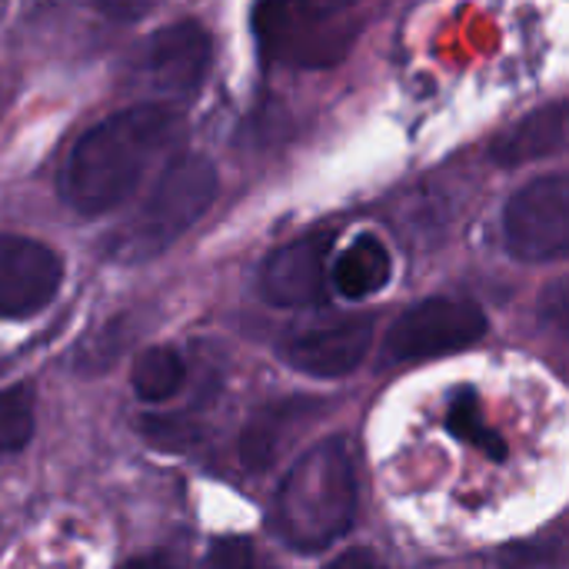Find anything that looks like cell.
Wrapping results in <instances>:
<instances>
[{
    "label": "cell",
    "mask_w": 569,
    "mask_h": 569,
    "mask_svg": "<svg viewBox=\"0 0 569 569\" xmlns=\"http://www.w3.org/2000/svg\"><path fill=\"white\" fill-rule=\"evenodd\" d=\"M343 563H373V557L370 553H347L337 560V567H343Z\"/></svg>",
    "instance_id": "19"
},
{
    "label": "cell",
    "mask_w": 569,
    "mask_h": 569,
    "mask_svg": "<svg viewBox=\"0 0 569 569\" xmlns=\"http://www.w3.org/2000/svg\"><path fill=\"white\" fill-rule=\"evenodd\" d=\"M373 327L377 320L370 313H337L313 320L290 333L280 347L283 360L317 380H340L353 373L370 343H373Z\"/></svg>",
    "instance_id": "8"
},
{
    "label": "cell",
    "mask_w": 569,
    "mask_h": 569,
    "mask_svg": "<svg viewBox=\"0 0 569 569\" xmlns=\"http://www.w3.org/2000/svg\"><path fill=\"white\" fill-rule=\"evenodd\" d=\"M563 147H567V103L553 100V103L527 113L503 137H497L490 157L500 167H523V163L563 153Z\"/></svg>",
    "instance_id": "12"
},
{
    "label": "cell",
    "mask_w": 569,
    "mask_h": 569,
    "mask_svg": "<svg viewBox=\"0 0 569 569\" xmlns=\"http://www.w3.org/2000/svg\"><path fill=\"white\" fill-rule=\"evenodd\" d=\"M210 563H223V567H247L253 560V550L240 540H230V543H217L207 557Z\"/></svg>",
    "instance_id": "18"
},
{
    "label": "cell",
    "mask_w": 569,
    "mask_h": 569,
    "mask_svg": "<svg viewBox=\"0 0 569 569\" xmlns=\"http://www.w3.org/2000/svg\"><path fill=\"white\" fill-rule=\"evenodd\" d=\"M360 480L347 437L310 447L280 480L273 500V533L300 553H320L357 523Z\"/></svg>",
    "instance_id": "2"
},
{
    "label": "cell",
    "mask_w": 569,
    "mask_h": 569,
    "mask_svg": "<svg viewBox=\"0 0 569 569\" xmlns=\"http://www.w3.org/2000/svg\"><path fill=\"white\" fill-rule=\"evenodd\" d=\"M0 370H3V363H0Z\"/></svg>",
    "instance_id": "20"
},
{
    "label": "cell",
    "mask_w": 569,
    "mask_h": 569,
    "mask_svg": "<svg viewBox=\"0 0 569 569\" xmlns=\"http://www.w3.org/2000/svg\"><path fill=\"white\" fill-rule=\"evenodd\" d=\"M140 430H143V437H147L150 443H157V447H163V450H187V447L197 440V430L187 427L183 420H160V417H150V420L140 423Z\"/></svg>",
    "instance_id": "17"
},
{
    "label": "cell",
    "mask_w": 569,
    "mask_h": 569,
    "mask_svg": "<svg viewBox=\"0 0 569 569\" xmlns=\"http://www.w3.org/2000/svg\"><path fill=\"white\" fill-rule=\"evenodd\" d=\"M393 260L377 233H360L330 267V283L343 300H367L390 283Z\"/></svg>",
    "instance_id": "13"
},
{
    "label": "cell",
    "mask_w": 569,
    "mask_h": 569,
    "mask_svg": "<svg viewBox=\"0 0 569 569\" xmlns=\"http://www.w3.org/2000/svg\"><path fill=\"white\" fill-rule=\"evenodd\" d=\"M37 423L33 410V387L17 383L0 390V453H13L30 443Z\"/></svg>",
    "instance_id": "16"
},
{
    "label": "cell",
    "mask_w": 569,
    "mask_h": 569,
    "mask_svg": "<svg viewBox=\"0 0 569 569\" xmlns=\"http://www.w3.org/2000/svg\"><path fill=\"white\" fill-rule=\"evenodd\" d=\"M177 133L180 113L167 100H140L107 113L63 157L57 180L63 203L80 217H103L123 207Z\"/></svg>",
    "instance_id": "1"
},
{
    "label": "cell",
    "mask_w": 569,
    "mask_h": 569,
    "mask_svg": "<svg viewBox=\"0 0 569 569\" xmlns=\"http://www.w3.org/2000/svg\"><path fill=\"white\" fill-rule=\"evenodd\" d=\"M323 403L320 400H307V397H290L280 403L263 407L240 433V463L247 470H267L293 440V433H300L307 423H313L320 417Z\"/></svg>",
    "instance_id": "11"
},
{
    "label": "cell",
    "mask_w": 569,
    "mask_h": 569,
    "mask_svg": "<svg viewBox=\"0 0 569 569\" xmlns=\"http://www.w3.org/2000/svg\"><path fill=\"white\" fill-rule=\"evenodd\" d=\"M487 337V313L467 297H427L417 307L403 310L387 337V363H417L430 357H447L473 347Z\"/></svg>",
    "instance_id": "5"
},
{
    "label": "cell",
    "mask_w": 569,
    "mask_h": 569,
    "mask_svg": "<svg viewBox=\"0 0 569 569\" xmlns=\"http://www.w3.org/2000/svg\"><path fill=\"white\" fill-rule=\"evenodd\" d=\"M63 283L60 257L20 233H0V320H27L47 310Z\"/></svg>",
    "instance_id": "9"
},
{
    "label": "cell",
    "mask_w": 569,
    "mask_h": 569,
    "mask_svg": "<svg viewBox=\"0 0 569 569\" xmlns=\"http://www.w3.org/2000/svg\"><path fill=\"white\" fill-rule=\"evenodd\" d=\"M210 57H213V43L203 23L177 20L147 37V43L130 60V77L137 87L173 103L200 90L210 70Z\"/></svg>",
    "instance_id": "7"
},
{
    "label": "cell",
    "mask_w": 569,
    "mask_h": 569,
    "mask_svg": "<svg viewBox=\"0 0 569 569\" xmlns=\"http://www.w3.org/2000/svg\"><path fill=\"white\" fill-rule=\"evenodd\" d=\"M447 430H450L457 440L477 447V450H480L483 457H490L493 463L507 460V453H510L507 440L487 423L483 403H480L477 390H470V387L457 390L453 403L447 407Z\"/></svg>",
    "instance_id": "15"
},
{
    "label": "cell",
    "mask_w": 569,
    "mask_h": 569,
    "mask_svg": "<svg viewBox=\"0 0 569 569\" xmlns=\"http://www.w3.org/2000/svg\"><path fill=\"white\" fill-rule=\"evenodd\" d=\"M507 250L523 263H553L569 250V180L547 173L520 187L503 210Z\"/></svg>",
    "instance_id": "6"
},
{
    "label": "cell",
    "mask_w": 569,
    "mask_h": 569,
    "mask_svg": "<svg viewBox=\"0 0 569 569\" xmlns=\"http://www.w3.org/2000/svg\"><path fill=\"white\" fill-rule=\"evenodd\" d=\"M330 247L333 233L317 230L277 247L260 273V290L273 307H317L327 300L330 287Z\"/></svg>",
    "instance_id": "10"
},
{
    "label": "cell",
    "mask_w": 569,
    "mask_h": 569,
    "mask_svg": "<svg viewBox=\"0 0 569 569\" xmlns=\"http://www.w3.org/2000/svg\"><path fill=\"white\" fill-rule=\"evenodd\" d=\"M220 187L217 167L203 153L177 157L137 213L107 240V253L120 263H140L173 247L213 203Z\"/></svg>",
    "instance_id": "3"
},
{
    "label": "cell",
    "mask_w": 569,
    "mask_h": 569,
    "mask_svg": "<svg viewBox=\"0 0 569 569\" xmlns=\"http://www.w3.org/2000/svg\"><path fill=\"white\" fill-rule=\"evenodd\" d=\"M130 383L133 393L143 403H167L170 397H177L187 383V360L180 357L177 347H147L130 370Z\"/></svg>",
    "instance_id": "14"
},
{
    "label": "cell",
    "mask_w": 569,
    "mask_h": 569,
    "mask_svg": "<svg viewBox=\"0 0 569 569\" xmlns=\"http://www.w3.org/2000/svg\"><path fill=\"white\" fill-rule=\"evenodd\" d=\"M360 0H260L253 30L260 47L277 60L293 63H330L350 47V30L333 27L340 13Z\"/></svg>",
    "instance_id": "4"
}]
</instances>
